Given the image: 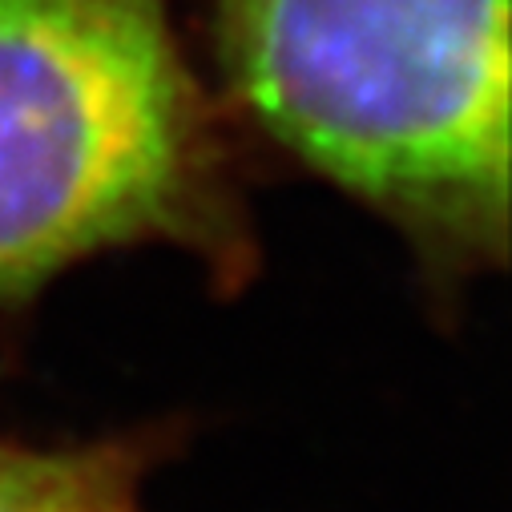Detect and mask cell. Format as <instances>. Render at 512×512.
Here are the masks:
<instances>
[{"label":"cell","instance_id":"6da1fadb","mask_svg":"<svg viewBox=\"0 0 512 512\" xmlns=\"http://www.w3.org/2000/svg\"><path fill=\"white\" fill-rule=\"evenodd\" d=\"M198 65L250 166L379 218L436 315L508 267V0H206Z\"/></svg>","mask_w":512,"mask_h":512},{"label":"cell","instance_id":"7a4b0ae2","mask_svg":"<svg viewBox=\"0 0 512 512\" xmlns=\"http://www.w3.org/2000/svg\"><path fill=\"white\" fill-rule=\"evenodd\" d=\"M250 170L178 0H0V319L121 250L246 291Z\"/></svg>","mask_w":512,"mask_h":512},{"label":"cell","instance_id":"3957f363","mask_svg":"<svg viewBox=\"0 0 512 512\" xmlns=\"http://www.w3.org/2000/svg\"><path fill=\"white\" fill-rule=\"evenodd\" d=\"M182 440V420L57 440L0 432V512H150L146 488Z\"/></svg>","mask_w":512,"mask_h":512}]
</instances>
